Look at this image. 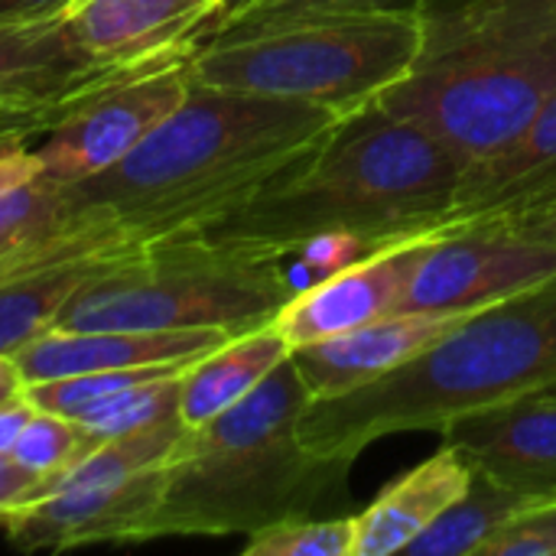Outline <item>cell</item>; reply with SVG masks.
Wrapping results in <instances>:
<instances>
[{
    "mask_svg": "<svg viewBox=\"0 0 556 556\" xmlns=\"http://www.w3.org/2000/svg\"><path fill=\"white\" fill-rule=\"evenodd\" d=\"M342 117L303 98L195 81L137 150L68 192L150 238L208 231L309 153Z\"/></svg>",
    "mask_w": 556,
    "mask_h": 556,
    "instance_id": "6da1fadb",
    "label": "cell"
},
{
    "mask_svg": "<svg viewBox=\"0 0 556 556\" xmlns=\"http://www.w3.org/2000/svg\"><path fill=\"white\" fill-rule=\"evenodd\" d=\"M463 169L433 134L371 101L208 235L280 257L326 235L397 244L450 225Z\"/></svg>",
    "mask_w": 556,
    "mask_h": 556,
    "instance_id": "7a4b0ae2",
    "label": "cell"
},
{
    "mask_svg": "<svg viewBox=\"0 0 556 556\" xmlns=\"http://www.w3.org/2000/svg\"><path fill=\"white\" fill-rule=\"evenodd\" d=\"M556 378V277L469 313L394 371L316 397L300 417L303 446L336 466L384 437L443 430L463 414Z\"/></svg>",
    "mask_w": 556,
    "mask_h": 556,
    "instance_id": "3957f363",
    "label": "cell"
},
{
    "mask_svg": "<svg viewBox=\"0 0 556 556\" xmlns=\"http://www.w3.org/2000/svg\"><path fill=\"white\" fill-rule=\"evenodd\" d=\"M420 46L378 104L463 166L511 143L556 94V0H420Z\"/></svg>",
    "mask_w": 556,
    "mask_h": 556,
    "instance_id": "277c9868",
    "label": "cell"
},
{
    "mask_svg": "<svg viewBox=\"0 0 556 556\" xmlns=\"http://www.w3.org/2000/svg\"><path fill=\"white\" fill-rule=\"evenodd\" d=\"M313 394L287 358L244 401L186 427L166 466V492L153 538L257 534L306 518L349 466L316 459L300 440Z\"/></svg>",
    "mask_w": 556,
    "mask_h": 556,
    "instance_id": "5b68a950",
    "label": "cell"
},
{
    "mask_svg": "<svg viewBox=\"0 0 556 556\" xmlns=\"http://www.w3.org/2000/svg\"><path fill=\"white\" fill-rule=\"evenodd\" d=\"M287 257L208 231L147 241L91 274L55 329H225L274 323L293 296Z\"/></svg>",
    "mask_w": 556,
    "mask_h": 556,
    "instance_id": "8992f818",
    "label": "cell"
},
{
    "mask_svg": "<svg viewBox=\"0 0 556 556\" xmlns=\"http://www.w3.org/2000/svg\"><path fill=\"white\" fill-rule=\"evenodd\" d=\"M417 46L414 13H336L215 33L195 49L192 72L202 85L303 98L352 114L407 75Z\"/></svg>",
    "mask_w": 556,
    "mask_h": 556,
    "instance_id": "52a82bcc",
    "label": "cell"
},
{
    "mask_svg": "<svg viewBox=\"0 0 556 556\" xmlns=\"http://www.w3.org/2000/svg\"><path fill=\"white\" fill-rule=\"evenodd\" d=\"M182 433L186 424L173 420L98 443L3 525L10 544L59 554L88 544L153 541L166 466Z\"/></svg>",
    "mask_w": 556,
    "mask_h": 556,
    "instance_id": "ba28073f",
    "label": "cell"
},
{
    "mask_svg": "<svg viewBox=\"0 0 556 556\" xmlns=\"http://www.w3.org/2000/svg\"><path fill=\"white\" fill-rule=\"evenodd\" d=\"M156 241L101 205L68 208L0 251V355H16L55 326L72 293L121 254Z\"/></svg>",
    "mask_w": 556,
    "mask_h": 556,
    "instance_id": "9c48e42d",
    "label": "cell"
},
{
    "mask_svg": "<svg viewBox=\"0 0 556 556\" xmlns=\"http://www.w3.org/2000/svg\"><path fill=\"white\" fill-rule=\"evenodd\" d=\"M195 49L199 46L176 49L134 65L75 104L52 130L42 134V143L33 147L39 176L75 186L108 173L130 150H137L143 137L192 91Z\"/></svg>",
    "mask_w": 556,
    "mask_h": 556,
    "instance_id": "30bf717a",
    "label": "cell"
},
{
    "mask_svg": "<svg viewBox=\"0 0 556 556\" xmlns=\"http://www.w3.org/2000/svg\"><path fill=\"white\" fill-rule=\"evenodd\" d=\"M556 277V244L508 222L446 225L420 257L397 313H476Z\"/></svg>",
    "mask_w": 556,
    "mask_h": 556,
    "instance_id": "8fae6325",
    "label": "cell"
},
{
    "mask_svg": "<svg viewBox=\"0 0 556 556\" xmlns=\"http://www.w3.org/2000/svg\"><path fill=\"white\" fill-rule=\"evenodd\" d=\"M440 433L476 476L534 502L556 498V378L463 414Z\"/></svg>",
    "mask_w": 556,
    "mask_h": 556,
    "instance_id": "7c38bea8",
    "label": "cell"
},
{
    "mask_svg": "<svg viewBox=\"0 0 556 556\" xmlns=\"http://www.w3.org/2000/svg\"><path fill=\"white\" fill-rule=\"evenodd\" d=\"M437 231L397 241L300 293H293L274 316V329L287 339L290 352L362 329L384 316H394L410 277L427 254Z\"/></svg>",
    "mask_w": 556,
    "mask_h": 556,
    "instance_id": "4fadbf2b",
    "label": "cell"
},
{
    "mask_svg": "<svg viewBox=\"0 0 556 556\" xmlns=\"http://www.w3.org/2000/svg\"><path fill=\"white\" fill-rule=\"evenodd\" d=\"M222 13V0H72L62 23L91 62L130 68L202 46Z\"/></svg>",
    "mask_w": 556,
    "mask_h": 556,
    "instance_id": "5bb4252c",
    "label": "cell"
},
{
    "mask_svg": "<svg viewBox=\"0 0 556 556\" xmlns=\"http://www.w3.org/2000/svg\"><path fill=\"white\" fill-rule=\"evenodd\" d=\"M121 72L91 62L62 16L0 23V114H68Z\"/></svg>",
    "mask_w": 556,
    "mask_h": 556,
    "instance_id": "9a60e30c",
    "label": "cell"
},
{
    "mask_svg": "<svg viewBox=\"0 0 556 556\" xmlns=\"http://www.w3.org/2000/svg\"><path fill=\"white\" fill-rule=\"evenodd\" d=\"M225 329H46L13 362L26 384L88 371L192 365L225 345Z\"/></svg>",
    "mask_w": 556,
    "mask_h": 556,
    "instance_id": "2e32d148",
    "label": "cell"
},
{
    "mask_svg": "<svg viewBox=\"0 0 556 556\" xmlns=\"http://www.w3.org/2000/svg\"><path fill=\"white\" fill-rule=\"evenodd\" d=\"M556 205V94L498 153L463 169L450 225L521 222Z\"/></svg>",
    "mask_w": 556,
    "mask_h": 556,
    "instance_id": "e0dca14e",
    "label": "cell"
},
{
    "mask_svg": "<svg viewBox=\"0 0 556 556\" xmlns=\"http://www.w3.org/2000/svg\"><path fill=\"white\" fill-rule=\"evenodd\" d=\"M469 313H397L362 329L293 349L290 358L313 401L355 391L420 355Z\"/></svg>",
    "mask_w": 556,
    "mask_h": 556,
    "instance_id": "ac0fdd59",
    "label": "cell"
},
{
    "mask_svg": "<svg viewBox=\"0 0 556 556\" xmlns=\"http://www.w3.org/2000/svg\"><path fill=\"white\" fill-rule=\"evenodd\" d=\"M469 485L472 469L453 446H443L437 456L394 479L355 518L352 556L404 554L420 531H427L450 505L469 492Z\"/></svg>",
    "mask_w": 556,
    "mask_h": 556,
    "instance_id": "d6986e66",
    "label": "cell"
},
{
    "mask_svg": "<svg viewBox=\"0 0 556 556\" xmlns=\"http://www.w3.org/2000/svg\"><path fill=\"white\" fill-rule=\"evenodd\" d=\"M287 358L290 345L274 323L231 336L225 345L186 368L179 388V420L186 427H202L205 420L244 401Z\"/></svg>",
    "mask_w": 556,
    "mask_h": 556,
    "instance_id": "ffe728a7",
    "label": "cell"
},
{
    "mask_svg": "<svg viewBox=\"0 0 556 556\" xmlns=\"http://www.w3.org/2000/svg\"><path fill=\"white\" fill-rule=\"evenodd\" d=\"M534 498H525L511 489L495 485L485 476L472 472V485L469 492L450 505L427 531H420L404 554L414 556H459L476 554V547L498 528L505 525L511 515H518L521 508H528Z\"/></svg>",
    "mask_w": 556,
    "mask_h": 556,
    "instance_id": "44dd1931",
    "label": "cell"
},
{
    "mask_svg": "<svg viewBox=\"0 0 556 556\" xmlns=\"http://www.w3.org/2000/svg\"><path fill=\"white\" fill-rule=\"evenodd\" d=\"M182 375L169 371L160 378H150L111 401H104L101 407L81 414L75 424L88 433V440L98 446L104 440L134 433V430H147V427H160V424H173L179 420V388H182Z\"/></svg>",
    "mask_w": 556,
    "mask_h": 556,
    "instance_id": "7402d4cb",
    "label": "cell"
},
{
    "mask_svg": "<svg viewBox=\"0 0 556 556\" xmlns=\"http://www.w3.org/2000/svg\"><path fill=\"white\" fill-rule=\"evenodd\" d=\"M91 450H94V443L88 440V433L72 417L36 410L33 420L26 424V430L20 433L10 456L23 469H29L33 476H39L52 485L59 476H65Z\"/></svg>",
    "mask_w": 556,
    "mask_h": 556,
    "instance_id": "603a6c76",
    "label": "cell"
},
{
    "mask_svg": "<svg viewBox=\"0 0 556 556\" xmlns=\"http://www.w3.org/2000/svg\"><path fill=\"white\" fill-rule=\"evenodd\" d=\"M355 518H290L248 538V556H352Z\"/></svg>",
    "mask_w": 556,
    "mask_h": 556,
    "instance_id": "cb8c5ba5",
    "label": "cell"
},
{
    "mask_svg": "<svg viewBox=\"0 0 556 556\" xmlns=\"http://www.w3.org/2000/svg\"><path fill=\"white\" fill-rule=\"evenodd\" d=\"M420 0H254L215 23V33L231 29H261L293 20H313V16H336V13H414Z\"/></svg>",
    "mask_w": 556,
    "mask_h": 556,
    "instance_id": "d4e9b609",
    "label": "cell"
},
{
    "mask_svg": "<svg viewBox=\"0 0 556 556\" xmlns=\"http://www.w3.org/2000/svg\"><path fill=\"white\" fill-rule=\"evenodd\" d=\"M68 208V186L36 176L33 182L0 192V251L16 238L42 228Z\"/></svg>",
    "mask_w": 556,
    "mask_h": 556,
    "instance_id": "484cf974",
    "label": "cell"
},
{
    "mask_svg": "<svg viewBox=\"0 0 556 556\" xmlns=\"http://www.w3.org/2000/svg\"><path fill=\"white\" fill-rule=\"evenodd\" d=\"M472 556H556V498L531 502L511 515Z\"/></svg>",
    "mask_w": 556,
    "mask_h": 556,
    "instance_id": "4316f807",
    "label": "cell"
},
{
    "mask_svg": "<svg viewBox=\"0 0 556 556\" xmlns=\"http://www.w3.org/2000/svg\"><path fill=\"white\" fill-rule=\"evenodd\" d=\"M46 492H49L46 479H39L29 469H23L10 453H0V528L16 511H23L26 505H33Z\"/></svg>",
    "mask_w": 556,
    "mask_h": 556,
    "instance_id": "83f0119b",
    "label": "cell"
},
{
    "mask_svg": "<svg viewBox=\"0 0 556 556\" xmlns=\"http://www.w3.org/2000/svg\"><path fill=\"white\" fill-rule=\"evenodd\" d=\"M33 137H42L36 130L16 127V130H0V192L33 182L39 176L36 153L29 147Z\"/></svg>",
    "mask_w": 556,
    "mask_h": 556,
    "instance_id": "f1b7e54d",
    "label": "cell"
},
{
    "mask_svg": "<svg viewBox=\"0 0 556 556\" xmlns=\"http://www.w3.org/2000/svg\"><path fill=\"white\" fill-rule=\"evenodd\" d=\"M33 414H36V404L23 391L0 404V453H13V446H16L20 433L26 430V424L33 420Z\"/></svg>",
    "mask_w": 556,
    "mask_h": 556,
    "instance_id": "f546056e",
    "label": "cell"
},
{
    "mask_svg": "<svg viewBox=\"0 0 556 556\" xmlns=\"http://www.w3.org/2000/svg\"><path fill=\"white\" fill-rule=\"evenodd\" d=\"M72 0H0V23H29L62 16Z\"/></svg>",
    "mask_w": 556,
    "mask_h": 556,
    "instance_id": "4dcf8cb0",
    "label": "cell"
},
{
    "mask_svg": "<svg viewBox=\"0 0 556 556\" xmlns=\"http://www.w3.org/2000/svg\"><path fill=\"white\" fill-rule=\"evenodd\" d=\"M65 114H0V130H16V127H26V130H36V134H46L52 130Z\"/></svg>",
    "mask_w": 556,
    "mask_h": 556,
    "instance_id": "1f68e13d",
    "label": "cell"
},
{
    "mask_svg": "<svg viewBox=\"0 0 556 556\" xmlns=\"http://www.w3.org/2000/svg\"><path fill=\"white\" fill-rule=\"evenodd\" d=\"M508 225H515L518 231H525V235H531V238H541V241L556 244V205L554 208H547V212L528 215V218H521V222H508Z\"/></svg>",
    "mask_w": 556,
    "mask_h": 556,
    "instance_id": "d6a6232c",
    "label": "cell"
},
{
    "mask_svg": "<svg viewBox=\"0 0 556 556\" xmlns=\"http://www.w3.org/2000/svg\"><path fill=\"white\" fill-rule=\"evenodd\" d=\"M23 388H26V381H23L16 362H13L10 355H0V404H3L7 397L20 394Z\"/></svg>",
    "mask_w": 556,
    "mask_h": 556,
    "instance_id": "836d02e7",
    "label": "cell"
},
{
    "mask_svg": "<svg viewBox=\"0 0 556 556\" xmlns=\"http://www.w3.org/2000/svg\"><path fill=\"white\" fill-rule=\"evenodd\" d=\"M222 3H225V13H222V16H228V13H235V10H241V7H248V3H254V0H222ZM222 16H218V20H222ZM212 29H215V26H212Z\"/></svg>",
    "mask_w": 556,
    "mask_h": 556,
    "instance_id": "e575fe53",
    "label": "cell"
}]
</instances>
